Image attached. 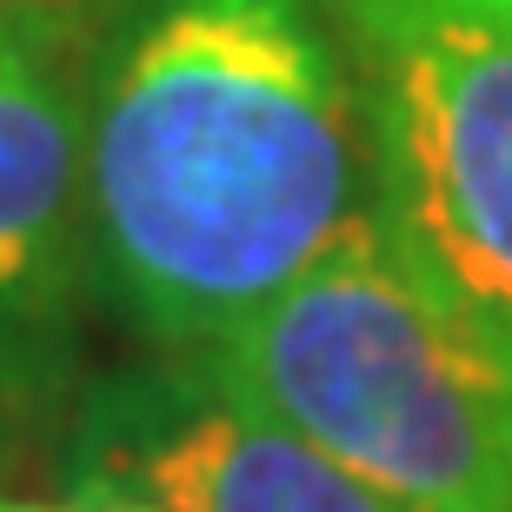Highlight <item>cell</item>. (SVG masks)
<instances>
[{
  "instance_id": "cell-9",
  "label": "cell",
  "mask_w": 512,
  "mask_h": 512,
  "mask_svg": "<svg viewBox=\"0 0 512 512\" xmlns=\"http://www.w3.org/2000/svg\"><path fill=\"white\" fill-rule=\"evenodd\" d=\"M0 512H80V506H27V499H0Z\"/></svg>"
},
{
  "instance_id": "cell-2",
  "label": "cell",
  "mask_w": 512,
  "mask_h": 512,
  "mask_svg": "<svg viewBox=\"0 0 512 512\" xmlns=\"http://www.w3.org/2000/svg\"><path fill=\"white\" fill-rule=\"evenodd\" d=\"M173 360L406 512H512V373L386 253L373 220Z\"/></svg>"
},
{
  "instance_id": "cell-8",
  "label": "cell",
  "mask_w": 512,
  "mask_h": 512,
  "mask_svg": "<svg viewBox=\"0 0 512 512\" xmlns=\"http://www.w3.org/2000/svg\"><path fill=\"white\" fill-rule=\"evenodd\" d=\"M333 7H413V0H333ZM453 7H493L512 20V0H453Z\"/></svg>"
},
{
  "instance_id": "cell-6",
  "label": "cell",
  "mask_w": 512,
  "mask_h": 512,
  "mask_svg": "<svg viewBox=\"0 0 512 512\" xmlns=\"http://www.w3.org/2000/svg\"><path fill=\"white\" fill-rule=\"evenodd\" d=\"M80 7H87V0H0V60L74 47Z\"/></svg>"
},
{
  "instance_id": "cell-4",
  "label": "cell",
  "mask_w": 512,
  "mask_h": 512,
  "mask_svg": "<svg viewBox=\"0 0 512 512\" xmlns=\"http://www.w3.org/2000/svg\"><path fill=\"white\" fill-rule=\"evenodd\" d=\"M60 459L74 499L140 493L167 512H406L173 353L80 386Z\"/></svg>"
},
{
  "instance_id": "cell-7",
  "label": "cell",
  "mask_w": 512,
  "mask_h": 512,
  "mask_svg": "<svg viewBox=\"0 0 512 512\" xmlns=\"http://www.w3.org/2000/svg\"><path fill=\"white\" fill-rule=\"evenodd\" d=\"M80 512H167L160 499H140V493H100V499H74Z\"/></svg>"
},
{
  "instance_id": "cell-3",
  "label": "cell",
  "mask_w": 512,
  "mask_h": 512,
  "mask_svg": "<svg viewBox=\"0 0 512 512\" xmlns=\"http://www.w3.org/2000/svg\"><path fill=\"white\" fill-rule=\"evenodd\" d=\"M373 140V233L512 373V20L493 7H333Z\"/></svg>"
},
{
  "instance_id": "cell-5",
  "label": "cell",
  "mask_w": 512,
  "mask_h": 512,
  "mask_svg": "<svg viewBox=\"0 0 512 512\" xmlns=\"http://www.w3.org/2000/svg\"><path fill=\"white\" fill-rule=\"evenodd\" d=\"M94 253L74 47L0 60V433L74 413Z\"/></svg>"
},
{
  "instance_id": "cell-1",
  "label": "cell",
  "mask_w": 512,
  "mask_h": 512,
  "mask_svg": "<svg viewBox=\"0 0 512 512\" xmlns=\"http://www.w3.org/2000/svg\"><path fill=\"white\" fill-rule=\"evenodd\" d=\"M74 94L94 300L153 353L220 340L373 220L333 0H87Z\"/></svg>"
}]
</instances>
